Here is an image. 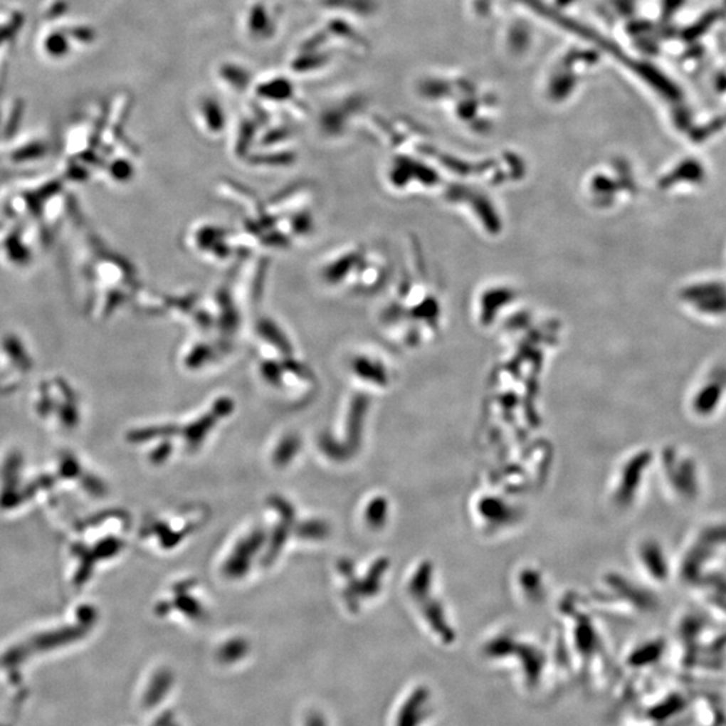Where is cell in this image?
<instances>
[{"instance_id": "52a82bcc", "label": "cell", "mask_w": 726, "mask_h": 726, "mask_svg": "<svg viewBox=\"0 0 726 726\" xmlns=\"http://www.w3.org/2000/svg\"><path fill=\"white\" fill-rule=\"evenodd\" d=\"M302 726H330L326 714L319 709H308L302 715Z\"/></svg>"}, {"instance_id": "277c9868", "label": "cell", "mask_w": 726, "mask_h": 726, "mask_svg": "<svg viewBox=\"0 0 726 726\" xmlns=\"http://www.w3.org/2000/svg\"><path fill=\"white\" fill-rule=\"evenodd\" d=\"M249 650H251V647H249L248 641L241 639V638H236V639H230V641H225L223 644H221V647L218 648L217 653H216V658H217L219 665H238L248 656Z\"/></svg>"}, {"instance_id": "9c48e42d", "label": "cell", "mask_w": 726, "mask_h": 726, "mask_svg": "<svg viewBox=\"0 0 726 726\" xmlns=\"http://www.w3.org/2000/svg\"><path fill=\"white\" fill-rule=\"evenodd\" d=\"M152 726H181L177 714L171 710H164L163 713L159 714L157 720L152 722Z\"/></svg>"}, {"instance_id": "5b68a950", "label": "cell", "mask_w": 726, "mask_h": 726, "mask_svg": "<svg viewBox=\"0 0 726 726\" xmlns=\"http://www.w3.org/2000/svg\"><path fill=\"white\" fill-rule=\"evenodd\" d=\"M641 558L653 577L658 580L666 579V576L668 573V565H667L663 550L659 544H653V542L644 544L643 550H641Z\"/></svg>"}, {"instance_id": "7a4b0ae2", "label": "cell", "mask_w": 726, "mask_h": 726, "mask_svg": "<svg viewBox=\"0 0 726 726\" xmlns=\"http://www.w3.org/2000/svg\"><path fill=\"white\" fill-rule=\"evenodd\" d=\"M678 464L671 465V482L678 493L686 499H693L698 494L700 482L697 465L693 460L682 458Z\"/></svg>"}, {"instance_id": "ba28073f", "label": "cell", "mask_w": 726, "mask_h": 726, "mask_svg": "<svg viewBox=\"0 0 726 726\" xmlns=\"http://www.w3.org/2000/svg\"><path fill=\"white\" fill-rule=\"evenodd\" d=\"M46 48L51 56H63L68 51V41L60 34H53L46 41Z\"/></svg>"}, {"instance_id": "8992f818", "label": "cell", "mask_w": 726, "mask_h": 726, "mask_svg": "<svg viewBox=\"0 0 726 726\" xmlns=\"http://www.w3.org/2000/svg\"><path fill=\"white\" fill-rule=\"evenodd\" d=\"M720 396H721L720 387L715 385L705 386L701 393H698V396L695 397L694 411L701 416L712 414L720 402Z\"/></svg>"}, {"instance_id": "3957f363", "label": "cell", "mask_w": 726, "mask_h": 726, "mask_svg": "<svg viewBox=\"0 0 726 726\" xmlns=\"http://www.w3.org/2000/svg\"><path fill=\"white\" fill-rule=\"evenodd\" d=\"M423 690L411 691L399 703L393 718V726H419V722H421L420 720L423 718Z\"/></svg>"}, {"instance_id": "6da1fadb", "label": "cell", "mask_w": 726, "mask_h": 726, "mask_svg": "<svg viewBox=\"0 0 726 726\" xmlns=\"http://www.w3.org/2000/svg\"><path fill=\"white\" fill-rule=\"evenodd\" d=\"M175 674L169 667H160L151 674L142 693V706L154 710L167 701L175 688Z\"/></svg>"}]
</instances>
